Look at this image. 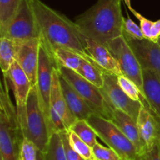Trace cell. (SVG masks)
<instances>
[{
	"label": "cell",
	"instance_id": "36",
	"mask_svg": "<svg viewBox=\"0 0 160 160\" xmlns=\"http://www.w3.org/2000/svg\"><path fill=\"white\" fill-rule=\"evenodd\" d=\"M123 2H124L125 5L128 6V9H132V6H131V0H123Z\"/></svg>",
	"mask_w": 160,
	"mask_h": 160
},
{
	"label": "cell",
	"instance_id": "22",
	"mask_svg": "<svg viewBox=\"0 0 160 160\" xmlns=\"http://www.w3.org/2000/svg\"><path fill=\"white\" fill-rule=\"evenodd\" d=\"M77 72L98 88L103 87L105 71L95 63L84 60Z\"/></svg>",
	"mask_w": 160,
	"mask_h": 160
},
{
	"label": "cell",
	"instance_id": "29",
	"mask_svg": "<svg viewBox=\"0 0 160 160\" xmlns=\"http://www.w3.org/2000/svg\"><path fill=\"white\" fill-rule=\"evenodd\" d=\"M94 155L97 160H122L119 154L109 147H105L97 142L93 147Z\"/></svg>",
	"mask_w": 160,
	"mask_h": 160
},
{
	"label": "cell",
	"instance_id": "30",
	"mask_svg": "<svg viewBox=\"0 0 160 160\" xmlns=\"http://www.w3.org/2000/svg\"><path fill=\"white\" fill-rule=\"evenodd\" d=\"M38 152L34 143L27 137H23L20 149L19 160H37Z\"/></svg>",
	"mask_w": 160,
	"mask_h": 160
},
{
	"label": "cell",
	"instance_id": "10",
	"mask_svg": "<svg viewBox=\"0 0 160 160\" xmlns=\"http://www.w3.org/2000/svg\"><path fill=\"white\" fill-rule=\"evenodd\" d=\"M77 121L69 108L62 94L58 67L52 75V86L50 95V122L52 132L61 133L67 131Z\"/></svg>",
	"mask_w": 160,
	"mask_h": 160
},
{
	"label": "cell",
	"instance_id": "27",
	"mask_svg": "<svg viewBox=\"0 0 160 160\" xmlns=\"http://www.w3.org/2000/svg\"><path fill=\"white\" fill-rule=\"evenodd\" d=\"M69 141L71 147L85 160H95L92 147L81 139L75 133L68 130Z\"/></svg>",
	"mask_w": 160,
	"mask_h": 160
},
{
	"label": "cell",
	"instance_id": "13",
	"mask_svg": "<svg viewBox=\"0 0 160 160\" xmlns=\"http://www.w3.org/2000/svg\"><path fill=\"white\" fill-rule=\"evenodd\" d=\"M41 39L16 42V61L29 78L32 87L37 84Z\"/></svg>",
	"mask_w": 160,
	"mask_h": 160
},
{
	"label": "cell",
	"instance_id": "23",
	"mask_svg": "<svg viewBox=\"0 0 160 160\" xmlns=\"http://www.w3.org/2000/svg\"><path fill=\"white\" fill-rule=\"evenodd\" d=\"M23 0H0V36L6 32Z\"/></svg>",
	"mask_w": 160,
	"mask_h": 160
},
{
	"label": "cell",
	"instance_id": "17",
	"mask_svg": "<svg viewBox=\"0 0 160 160\" xmlns=\"http://www.w3.org/2000/svg\"><path fill=\"white\" fill-rule=\"evenodd\" d=\"M60 86L62 94L69 108L73 113L77 120L85 119L88 120L90 116L95 114L92 108L89 106L85 100L69 84L67 80L59 74Z\"/></svg>",
	"mask_w": 160,
	"mask_h": 160
},
{
	"label": "cell",
	"instance_id": "32",
	"mask_svg": "<svg viewBox=\"0 0 160 160\" xmlns=\"http://www.w3.org/2000/svg\"><path fill=\"white\" fill-rule=\"evenodd\" d=\"M136 160H160V141L149 149L138 154Z\"/></svg>",
	"mask_w": 160,
	"mask_h": 160
},
{
	"label": "cell",
	"instance_id": "4",
	"mask_svg": "<svg viewBox=\"0 0 160 160\" xmlns=\"http://www.w3.org/2000/svg\"><path fill=\"white\" fill-rule=\"evenodd\" d=\"M88 122L96 132L98 137L115 150L122 160L137 159L138 155L137 147L110 119L93 114Z\"/></svg>",
	"mask_w": 160,
	"mask_h": 160
},
{
	"label": "cell",
	"instance_id": "38",
	"mask_svg": "<svg viewBox=\"0 0 160 160\" xmlns=\"http://www.w3.org/2000/svg\"><path fill=\"white\" fill-rule=\"evenodd\" d=\"M95 160H97V159H95Z\"/></svg>",
	"mask_w": 160,
	"mask_h": 160
},
{
	"label": "cell",
	"instance_id": "19",
	"mask_svg": "<svg viewBox=\"0 0 160 160\" xmlns=\"http://www.w3.org/2000/svg\"><path fill=\"white\" fill-rule=\"evenodd\" d=\"M142 69L144 94L150 110L160 119V77L151 69Z\"/></svg>",
	"mask_w": 160,
	"mask_h": 160
},
{
	"label": "cell",
	"instance_id": "2",
	"mask_svg": "<svg viewBox=\"0 0 160 160\" xmlns=\"http://www.w3.org/2000/svg\"><path fill=\"white\" fill-rule=\"evenodd\" d=\"M123 20L121 0H98L78 17L75 24L84 37L106 45L123 35Z\"/></svg>",
	"mask_w": 160,
	"mask_h": 160
},
{
	"label": "cell",
	"instance_id": "15",
	"mask_svg": "<svg viewBox=\"0 0 160 160\" xmlns=\"http://www.w3.org/2000/svg\"><path fill=\"white\" fill-rule=\"evenodd\" d=\"M136 122L142 144V152L160 141V119L149 109L142 106Z\"/></svg>",
	"mask_w": 160,
	"mask_h": 160
},
{
	"label": "cell",
	"instance_id": "31",
	"mask_svg": "<svg viewBox=\"0 0 160 160\" xmlns=\"http://www.w3.org/2000/svg\"><path fill=\"white\" fill-rule=\"evenodd\" d=\"M61 136H62V142H63L64 149H65L66 155H67V160H85L81 155L78 153L70 145V141H69L68 130L67 131L61 132Z\"/></svg>",
	"mask_w": 160,
	"mask_h": 160
},
{
	"label": "cell",
	"instance_id": "33",
	"mask_svg": "<svg viewBox=\"0 0 160 160\" xmlns=\"http://www.w3.org/2000/svg\"><path fill=\"white\" fill-rule=\"evenodd\" d=\"M130 10H131V13L137 17V19L139 20V22H140V28L141 29H142V32H143L144 35H145V39L149 40L150 36H151V31L153 21L147 19L146 17L142 16V14L139 13L138 11H136L135 9H134L133 8L131 9H130Z\"/></svg>",
	"mask_w": 160,
	"mask_h": 160
},
{
	"label": "cell",
	"instance_id": "3",
	"mask_svg": "<svg viewBox=\"0 0 160 160\" xmlns=\"http://www.w3.org/2000/svg\"><path fill=\"white\" fill-rule=\"evenodd\" d=\"M8 82V78L3 74L0 93V154L1 160H19L23 136L17 109L9 97Z\"/></svg>",
	"mask_w": 160,
	"mask_h": 160
},
{
	"label": "cell",
	"instance_id": "6",
	"mask_svg": "<svg viewBox=\"0 0 160 160\" xmlns=\"http://www.w3.org/2000/svg\"><path fill=\"white\" fill-rule=\"evenodd\" d=\"M56 67H58V64L52 53L41 40L36 89L41 108L46 118L52 134V132L50 122V95L52 86L53 72Z\"/></svg>",
	"mask_w": 160,
	"mask_h": 160
},
{
	"label": "cell",
	"instance_id": "14",
	"mask_svg": "<svg viewBox=\"0 0 160 160\" xmlns=\"http://www.w3.org/2000/svg\"><path fill=\"white\" fill-rule=\"evenodd\" d=\"M124 37V36H123ZM137 56L142 68H148L160 77V45L148 39H126Z\"/></svg>",
	"mask_w": 160,
	"mask_h": 160
},
{
	"label": "cell",
	"instance_id": "35",
	"mask_svg": "<svg viewBox=\"0 0 160 160\" xmlns=\"http://www.w3.org/2000/svg\"><path fill=\"white\" fill-rule=\"evenodd\" d=\"M37 160H45V155H44L43 152H40V151H38V152Z\"/></svg>",
	"mask_w": 160,
	"mask_h": 160
},
{
	"label": "cell",
	"instance_id": "20",
	"mask_svg": "<svg viewBox=\"0 0 160 160\" xmlns=\"http://www.w3.org/2000/svg\"><path fill=\"white\" fill-rule=\"evenodd\" d=\"M51 53H52L58 66L67 67L76 72L79 70L85 60L81 55L66 49L56 48L51 50Z\"/></svg>",
	"mask_w": 160,
	"mask_h": 160
},
{
	"label": "cell",
	"instance_id": "12",
	"mask_svg": "<svg viewBox=\"0 0 160 160\" xmlns=\"http://www.w3.org/2000/svg\"><path fill=\"white\" fill-rule=\"evenodd\" d=\"M5 75L9 78L12 86L16 102L17 119L23 136L26 123L27 103L32 85L28 77L16 61L12 63L9 70Z\"/></svg>",
	"mask_w": 160,
	"mask_h": 160
},
{
	"label": "cell",
	"instance_id": "8",
	"mask_svg": "<svg viewBox=\"0 0 160 160\" xmlns=\"http://www.w3.org/2000/svg\"><path fill=\"white\" fill-rule=\"evenodd\" d=\"M106 46L120 64L123 75L132 80L144 94L143 69L137 56L123 35L109 41Z\"/></svg>",
	"mask_w": 160,
	"mask_h": 160
},
{
	"label": "cell",
	"instance_id": "5",
	"mask_svg": "<svg viewBox=\"0 0 160 160\" xmlns=\"http://www.w3.org/2000/svg\"><path fill=\"white\" fill-rule=\"evenodd\" d=\"M47 119L41 108L36 86L31 88L27 103V115L23 137L32 141L38 151L45 152L51 136Z\"/></svg>",
	"mask_w": 160,
	"mask_h": 160
},
{
	"label": "cell",
	"instance_id": "7",
	"mask_svg": "<svg viewBox=\"0 0 160 160\" xmlns=\"http://www.w3.org/2000/svg\"><path fill=\"white\" fill-rule=\"evenodd\" d=\"M58 71L61 76L63 77L67 83L87 101L95 114L106 119L109 118L107 104L100 88L95 86L71 69L58 66Z\"/></svg>",
	"mask_w": 160,
	"mask_h": 160
},
{
	"label": "cell",
	"instance_id": "26",
	"mask_svg": "<svg viewBox=\"0 0 160 160\" xmlns=\"http://www.w3.org/2000/svg\"><path fill=\"white\" fill-rule=\"evenodd\" d=\"M117 81H118V83L120 87H121V89L126 93V94L130 98L135 100V101L141 102L145 108L150 110V107L148 105L146 98L143 95L140 89L138 87L137 85L132 80L125 76L124 75H121L120 76H117Z\"/></svg>",
	"mask_w": 160,
	"mask_h": 160
},
{
	"label": "cell",
	"instance_id": "28",
	"mask_svg": "<svg viewBox=\"0 0 160 160\" xmlns=\"http://www.w3.org/2000/svg\"><path fill=\"white\" fill-rule=\"evenodd\" d=\"M123 35L124 36L125 39H138V40H142L145 39L140 26H138L134 20H131L129 16L128 18H124L123 20Z\"/></svg>",
	"mask_w": 160,
	"mask_h": 160
},
{
	"label": "cell",
	"instance_id": "21",
	"mask_svg": "<svg viewBox=\"0 0 160 160\" xmlns=\"http://www.w3.org/2000/svg\"><path fill=\"white\" fill-rule=\"evenodd\" d=\"M16 61V42L6 37H0V67L6 74Z\"/></svg>",
	"mask_w": 160,
	"mask_h": 160
},
{
	"label": "cell",
	"instance_id": "37",
	"mask_svg": "<svg viewBox=\"0 0 160 160\" xmlns=\"http://www.w3.org/2000/svg\"><path fill=\"white\" fill-rule=\"evenodd\" d=\"M158 43H159V45H160V38L159 39V40H158Z\"/></svg>",
	"mask_w": 160,
	"mask_h": 160
},
{
	"label": "cell",
	"instance_id": "16",
	"mask_svg": "<svg viewBox=\"0 0 160 160\" xmlns=\"http://www.w3.org/2000/svg\"><path fill=\"white\" fill-rule=\"evenodd\" d=\"M84 43L88 54L102 69L117 76L123 75L118 61L106 45L86 37Z\"/></svg>",
	"mask_w": 160,
	"mask_h": 160
},
{
	"label": "cell",
	"instance_id": "9",
	"mask_svg": "<svg viewBox=\"0 0 160 160\" xmlns=\"http://www.w3.org/2000/svg\"><path fill=\"white\" fill-rule=\"evenodd\" d=\"M2 36L15 42L40 39V30L30 0L22 1L6 32L0 37Z\"/></svg>",
	"mask_w": 160,
	"mask_h": 160
},
{
	"label": "cell",
	"instance_id": "11",
	"mask_svg": "<svg viewBox=\"0 0 160 160\" xmlns=\"http://www.w3.org/2000/svg\"><path fill=\"white\" fill-rule=\"evenodd\" d=\"M105 100L112 108L120 110L137 121L140 109L143 106L139 101L130 98L121 89L117 81V76L109 72H104V85L101 88Z\"/></svg>",
	"mask_w": 160,
	"mask_h": 160
},
{
	"label": "cell",
	"instance_id": "25",
	"mask_svg": "<svg viewBox=\"0 0 160 160\" xmlns=\"http://www.w3.org/2000/svg\"><path fill=\"white\" fill-rule=\"evenodd\" d=\"M69 130L76 133L82 141L87 143L90 147H93L95 144L98 142L97 141L98 135L93 127L88 123V120H85V119L77 120Z\"/></svg>",
	"mask_w": 160,
	"mask_h": 160
},
{
	"label": "cell",
	"instance_id": "24",
	"mask_svg": "<svg viewBox=\"0 0 160 160\" xmlns=\"http://www.w3.org/2000/svg\"><path fill=\"white\" fill-rule=\"evenodd\" d=\"M44 155L45 160H67L60 133L51 135Z\"/></svg>",
	"mask_w": 160,
	"mask_h": 160
},
{
	"label": "cell",
	"instance_id": "34",
	"mask_svg": "<svg viewBox=\"0 0 160 160\" xmlns=\"http://www.w3.org/2000/svg\"><path fill=\"white\" fill-rule=\"evenodd\" d=\"M160 38V19L156 20V21H153L152 27L151 31V36H150L149 40L152 41V42H158V40Z\"/></svg>",
	"mask_w": 160,
	"mask_h": 160
},
{
	"label": "cell",
	"instance_id": "18",
	"mask_svg": "<svg viewBox=\"0 0 160 160\" xmlns=\"http://www.w3.org/2000/svg\"><path fill=\"white\" fill-rule=\"evenodd\" d=\"M106 104H107V110L109 112L108 119H110L120 128V130L137 147L138 154L141 153L142 152V144L136 121L123 111L112 108L107 102Z\"/></svg>",
	"mask_w": 160,
	"mask_h": 160
},
{
	"label": "cell",
	"instance_id": "1",
	"mask_svg": "<svg viewBox=\"0 0 160 160\" xmlns=\"http://www.w3.org/2000/svg\"><path fill=\"white\" fill-rule=\"evenodd\" d=\"M30 1L40 30L41 40L50 51L56 48L66 49L96 64L86 50L85 37L75 22L41 0Z\"/></svg>",
	"mask_w": 160,
	"mask_h": 160
}]
</instances>
